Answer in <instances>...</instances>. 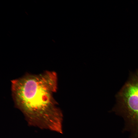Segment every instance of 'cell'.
I'll return each instance as SVG.
<instances>
[{"mask_svg":"<svg viewBox=\"0 0 138 138\" xmlns=\"http://www.w3.org/2000/svg\"><path fill=\"white\" fill-rule=\"evenodd\" d=\"M11 83L15 105L29 124L58 133L62 131L63 114L53 96L57 88L55 72L28 74Z\"/></svg>","mask_w":138,"mask_h":138,"instance_id":"6da1fadb","label":"cell"},{"mask_svg":"<svg viewBox=\"0 0 138 138\" xmlns=\"http://www.w3.org/2000/svg\"><path fill=\"white\" fill-rule=\"evenodd\" d=\"M112 111L123 119L124 129L129 132L130 138H138V70L117 94Z\"/></svg>","mask_w":138,"mask_h":138,"instance_id":"7a4b0ae2","label":"cell"}]
</instances>
